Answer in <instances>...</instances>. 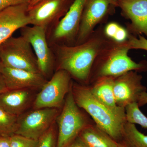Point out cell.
Returning <instances> with one entry per match:
<instances>
[{
    "label": "cell",
    "mask_w": 147,
    "mask_h": 147,
    "mask_svg": "<svg viewBox=\"0 0 147 147\" xmlns=\"http://www.w3.org/2000/svg\"><path fill=\"white\" fill-rule=\"evenodd\" d=\"M110 40L105 36L103 28L100 27L95 30L89 38L83 43L58 45L57 70H65L75 79L87 82L90 79L96 59Z\"/></svg>",
    "instance_id": "obj_1"
},
{
    "label": "cell",
    "mask_w": 147,
    "mask_h": 147,
    "mask_svg": "<svg viewBox=\"0 0 147 147\" xmlns=\"http://www.w3.org/2000/svg\"><path fill=\"white\" fill-rule=\"evenodd\" d=\"M130 50L127 41L119 43L110 40L96 59L90 76L93 75L96 80L104 77L116 78L129 71H147V61L132 60L128 56Z\"/></svg>",
    "instance_id": "obj_2"
},
{
    "label": "cell",
    "mask_w": 147,
    "mask_h": 147,
    "mask_svg": "<svg viewBox=\"0 0 147 147\" xmlns=\"http://www.w3.org/2000/svg\"><path fill=\"white\" fill-rule=\"evenodd\" d=\"M72 92L75 102L91 116L98 127L117 142L122 141L125 118L106 107L92 94L90 88L74 84Z\"/></svg>",
    "instance_id": "obj_3"
},
{
    "label": "cell",
    "mask_w": 147,
    "mask_h": 147,
    "mask_svg": "<svg viewBox=\"0 0 147 147\" xmlns=\"http://www.w3.org/2000/svg\"><path fill=\"white\" fill-rule=\"evenodd\" d=\"M0 57L3 66L40 73L31 46L22 36L10 37L0 44Z\"/></svg>",
    "instance_id": "obj_4"
},
{
    "label": "cell",
    "mask_w": 147,
    "mask_h": 147,
    "mask_svg": "<svg viewBox=\"0 0 147 147\" xmlns=\"http://www.w3.org/2000/svg\"><path fill=\"white\" fill-rule=\"evenodd\" d=\"M79 108L74 98L71 87L66 96L61 112L56 119L58 126L56 147H65L88 125Z\"/></svg>",
    "instance_id": "obj_5"
},
{
    "label": "cell",
    "mask_w": 147,
    "mask_h": 147,
    "mask_svg": "<svg viewBox=\"0 0 147 147\" xmlns=\"http://www.w3.org/2000/svg\"><path fill=\"white\" fill-rule=\"evenodd\" d=\"M71 77L67 71L62 69L57 70L50 81L46 82L37 95L33 103V109H61L72 87Z\"/></svg>",
    "instance_id": "obj_6"
},
{
    "label": "cell",
    "mask_w": 147,
    "mask_h": 147,
    "mask_svg": "<svg viewBox=\"0 0 147 147\" xmlns=\"http://www.w3.org/2000/svg\"><path fill=\"white\" fill-rule=\"evenodd\" d=\"M59 113V109L45 108L21 115L18 117L15 134L38 140L55 123Z\"/></svg>",
    "instance_id": "obj_7"
},
{
    "label": "cell",
    "mask_w": 147,
    "mask_h": 147,
    "mask_svg": "<svg viewBox=\"0 0 147 147\" xmlns=\"http://www.w3.org/2000/svg\"><path fill=\"white\" fill-rule=\"evenodd\" d=\"M21 29V36L28 41L33 49L40 72L45 78L50 76L54 59L46 38V29L36 26H27Z\"/></svg>",
    "instance_id": "obj_8"
},
{
    "label": "cell",
    "mask_w": 147,
    "mask_h": 147,
    "mask_svg": "<svg viewBox=\"0 0 147 147\" xmlns=\"http://www.w3.org/2000/svg\"><path fill=\"white\" fill-rule=\"evenodd\" d=\"M88 1H74L65 15L56 24L52 34L54 42L60 44L75 45L82 14Z\"/></svg>",
    "instance_id": "obj_9"
},
{
    "label": "cell",
    "mask_w": 147,
    "mask_h": 147,
    "mask_svg": "<svg viewBox=\"0 0 147 147\" xmlns=\"http://www.w3.org/2000/svg\"><path fill=\"white\" fill-rule=\"evenodd\" d=\"M74 1L40 0L33 5L28 6L30 25L47 29L50 24L59 22L65 15Z\"/></svg>",
    "instance_id": "obj_10"
},
{
    "label": "cell",
    "mask_w": 147,
    "mask_h": 147,
    "mask_svg": "<svg viewBox=\"0 0 147 147\" xmlns=\"http://www.w3.org/2000/svg\"><path fill=\"white\" fill-rule=\"evenodd\" d=\"M115 7L109 0H88L82 14L75 45L88 39L96 26L105 20Z\"/></svg>",
    "instance_id": "obj_11"
},
{
    "label": "cell",
    "mask_w": 147,
    "mask_h": 147,
    "mask_svg": "<svg viewBox=\"0 0 147 147\" xmlns=\"http://www.w3.org/2000/svg\"><path fill=\"white\" fill-rule=\"evenodd\" d=\"M142 76L137 71H128L114 78L113 91L117 105L125 108L129 104L138 102L146 88L142 84Z\"/></svg>",
    "instance_id": "obj_12"
},
{
    "label": "cell",
    "mask_w": 147,
    "mask_h": 147,
    "mask_svg": "<svg viewBox=\"0 0 147 147\" xmlns=\"http://www.w3.org/2000/svg\"><path fill=\"white\" fill-rule=\"evenodd\" d=\"M116 7L130 21L127 29L129 34L136 36L144 34L147 37V0H119Z\"/></svg>",
    "instance_id": "obj_13"
},
{
    "label": "cell",
    "mask_w": 147,
    "mask_h": 147,
    "mask_svg": "<svg viewBox=\"0 0 147 147\" xmlns=\"http://www.w3.org/2000/svg\"><path fill=\"white\" fill-rule=\"evenodd\" d=\"M29 3L12 6L0 11V44L16 30L30 25Z\"/></svg>",
    "instance_id": "obj_14"
},
{
    "label": "cell",
    "mask_w": 147,
    "mask_h": 147,
    "mask_svg": "<svg viewBox=\"0 0 147 147\" xmlns=\"http://www.w3.org/2000/svg\"><path fill=\"white\" fill-rule=\"evenodd\" d=\"M9 90L40 88L46 83L39 72L3 66L1 71Z\"/></svg>",
    "instance_id": "obj_15"
},
{
    "label": "cell",
    "mask_w": 147,
    "mask_h": 147,
    "mask_svg": "<svg viewBox=\"0 0 147 147\" xmlns=\"http://www.w3.org/2000/svg\"><path fill=\"white\" fill-rule=\"evenodd\" d=\"M31 89L7 90L0 94V106L7 113L19 117L32 100Z\"/></svg>",
    "instance_id": "obj_16"
},
{
    "label": "cell",
    "mask_w": 147,
    "mask_h": 147,
    "mask_svg": "<svg viewBox=\"0 0 147 147\" xmlns=\"http://www.w3.org/2000/svg\"><path fill=\"white\" fill-rule=\"evenodd\" d=\"M114 80V78L112 77L99 78L95 81L93 86L90 88V90L92 94L103 105L125 118V109L119 107L116 103L113 91Z\"/></svg>",
    "instance_id": "obj_17"
},
{
    "label": "cell",
    "mask_w": 147,
    "mask_h": 147,
    "mask_svg": "<svg viewBox=\"0 0 147 147\" xmlns=\"http://www.w3.org/2000/svg\"><path fill=\"white\" fill-rule=\"evenodd\" d=\"M79 136L88 147H119L118 142L96 125L88 124Z\"/></svg>",
    "instance_id": "obj_18"
},
{
    "label": "cell",
    "mask_w": 147,
    "mask_h": 147,
    "mask_svg": "<svg viewBox=\"0 0 147 147\" xmlns=\"http://www.w3.org/2000/svg\"><path fill=\"white\" fill-rule=\"evenodd\" d=\"M121 142L129 147H147V135L140 132L134 124L126 121L124 125Z\"/></svg>",
    "instance_id": "obj_19"
},
{
    "label": "cell",
    "mask_w": 147,
    "mask_h": 147,
    "mask_svg": "<svg viewBox=\"0 0 147 147\" xmlns=\"http://www.w3.org/2000/svg\"><path fill=\"white\" fill-rule=\"evenodd\" d=\"M18 117L11 115L0 106V135L11 137L17 129Z\"/></svg>",
    "instance_id": "obj_20"
},
{
    "label": "cell",
    "mask_w": 147,
    "mask_h": 147,
    "mask_svg": "<svg viewBox=\"0 0 147 147\" xmlns=\"http://www.w3.org/2000/svg\"><path fill=\"white\" fill-rule=\"evenodd\" d=\"M137 102H134L125 107V118L127 122L137 124L147 129V117L139 109Z\"/></svg>",
    "instance_id": "obj_21"
},
{
    "label": "cell",
    "mask_w": 147,
    "mask_h": 147,
    "mask_svg": "<svg viewBox=\"0 0 147 147\" xmlns=\"http://www.w3.org/2000/svg\"><path fill=\"white\" fill-rule=\"evenodd\" d=\"M55 123L44 132L38 139L36 147H56L58 134Z\"/></svg>",
    "instance_id": "obj_22"
},
{
    "label": "cell",
    "mask_w": 147,
    "mask_h": 147,
    "mask_svg": "<svg viewBox=\"0 0 147 147\" xmlns=\"http://www.w3.org/2000/svg\"><path fill=\"white\" fill-rule=\"evenodd\" d=\"M38 140L14 134L11 137L10 147H36Z\"/></svg>",
    "instance_id": "obj_23"
},
{
    "label": "cell",
    "mask_w": 147,
    "mask_h": 147,
    "mask_svg": "<svg viewBox=\"0 0 147 147\" xmlns=\"http://www.w3.org/2000/svg\"><path fill=\"white\" fill-rule=\"evenodd\" d=\"M127 42L130 50H143L147 51V39L142 35H139L137 37L129 34Z\"/></svg>",
    "instance_id": "obj_24"
},
{
    "label": "cell",
    "mask_w": 147,
    "mask_h": 147,
    "mask_svg": "<svg viewBox=\"0 0 147 147\" xmlns=\"http://www.w3.org/2000/svg\"><path fill=\"white\" fill-rule=\"evenodd\" d=\"M120 26V25L116 22L108 23L103 28V32L105 36L109 39L113 40Z\"/></svg>",
    "instance_id": "obj_25"
},
{
    "label": "cell",
    "mask_w": 147,
    "mask_h": 147,
    "mask_svg": "<svg viewBox=\"0 0 147 147\" xmlns=\"http://www.w3.org/2000/svg\"><path fill=\"white\" fill-rule=\"evenodd\" d=\"M129 35V33L127 29L124 28L123 27L120 26L113 40L119 43L124 42L127 40Z\"/></svg>",
    "instance_id": "obj_26"
},
{
    "label": "cell",
    "mask_w": 147,
    "mask_h": 147,
    "mask_svg": "<svg viewBox=\"0 0 147 147\" xmlns=\"http://www.w3.org/2000/svg\"><path fill=\"white\" fill-rule=\"evenodd\" d=\"M29 2L30 0H0V11L9 7L29 3Z\"/></svg>",
    "instance_id": "obj_27"
},
{
    "label": "cell",
    "mask_w": 147,
    "mask_h": 147,
    "mask_svg": "<svg viewBox=\"0 0 147 147\" xmlns=\"http://www.w3.org/2000/svg\"><path fill=\"white\" fill-rule=\"evenodd\" d=\"M65 147H88L80 136H78Z\"/></svg>",
    "instance_id": "obj_28"
},
{
    "label": "cell",
    "mask_w": 147,
    "mask_h": 147,
    "mask_svg": "<svg viewBox=\"0 0 147 147\" xmlns=\"http://www.w3.org/2000/svg\"><path fill=\"white\" fill-rule=\"evenodd\" d=\"M11 137L0 135V147H10Z\"/></svg>",
    "instance_id": "obj_29"
},
{
    "label": "cell",
    "mask_w": 147,
    "mask_h": 147,
    "mask_svg": "<svg viewBox=\"0 0 147 147\" xmlns=\"http://www.w3.org/2000/svg\"><path fill=\"white\" fill-rule=\"evenodd\" d=\"M137 104L139 105V107L147 104V92H144L141 94L138 102H137Z\"/></svg>",
    "instance_id": "obj_30"
},
{
    "label": "cell",
    "mask_w": 147,
    "mask_h": 147,
    "mask_svg": "<svg viewBox=\"0 0 147 147\" xmlns=\"http://www.w3.org/2000/svg\"><path fill=\"white\" fill-rule=\"evenodd\" d=\"M8 90L4 78L1 72H0V94Z\"/></svg>",
    "instance_id": "obj_31"
},
{
    "label": "cell",
    "mask_w": 147,
    "mask_h": 147,
    "mask_svg": "<svg viewBox=\"0 0 147 147\" xmlns=\"http://www.w3.org/2000/svg\"><path fill=\"white\" fill-rule=\"evenodd\" d=\"M40 0H30L29 3V6H31L36 3Z\"/></svg>",
    "instance_id": "obj_32"
},
{
    "label": "cell",
    "mask_w": 147,
    "mask_h": 147,
    "mask_svg": "<svg viewBox=\"0 0 147 147\" xmlns=\"http://www.w3.org/2000/svg\"><path fill=\"white\" fill-rule=\"evenodd\" d=\"M109 1L113 6H114L115 7H116V3L119 0H109Z\"/></svg>",
    "instance_id": "obj_33"
},
{
    "label": "cell",
    "mask_w": 147,
    "mask_h": 147,
    "mask_svg": "<svg viewBox=\"0 0 147 147\" xmlns=\"http://www.w3.org/2000/svg\"><path fill=\"white\" fill-rule=\"evenodd\" d=\"M119 147H129L126 144H124L123 142H119Z\"/></svg>",
    "instance_id": "obj_34"
},
{
    "label": "cell",
    "mask_w": 147,
    "mask_h": 147,
    "mask_svg": "<svg viewBox=\"0 0 147 147\" xmlns=\"http://www.w3.org/2000/svg\"><path fill=\"white\" fill-rule=\"evenodd\" d=\"M3 67V65L1 61V57H0V72H1V71Z\"/></svg>",
    "instance_id": "obj_35"
}]
</instances>
